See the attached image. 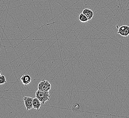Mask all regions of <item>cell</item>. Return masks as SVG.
<instances>
[{"mask_svg":"<svg viewBox=\"0 0 129 118\" xmlns=\"http://www.w3.org/2000/svg\"><path fill=\"white\" fill-rule=\"evenodd\" d=\"M35 96L43 104H44L46 101H48L50 98L49 92H44L39 90L36 92Z\"/></svg>","mask_w":129,"mask_h":118,"instance_id":"6da1fadb","label":"cell"},{"mask_svg":"<svg viewBox=\"0 0 129 118\" xmlns=\"http://www.w3.org/2000/svg\"><path fill=\"white\" fill-rule=\"evenodd\" d=\"M38 88L41 91L49 92L51 88V85L50 82L46 80H43L38 84Z\"/></svg>","mask_w":129,"mask_h":118,"instance_id":"7a4b0ae2","label":"cell"},{"mask_svg":"<svg viewBox=\"0 0 129 118\" xmlns=\"http://www.w3.org/2000/svg\"><path fill=\"white\" fill-rule=\"evenodd\" d=\"M117 33L122 36L127 37L129 36V26L126 25H123L118 27Z\"/></svg>","mask_w":129,"mask_h":118,"instance_id":"3957f363","label":"cell"},{"mask_svg":"<svg viewBox=\"0 0 129 118\" xmlns=\"http://www.w3.org/2000/svg\"><path fill=\"white\" fill-rule=\"evenodd\" d=\"M25 107L27 110H30L33 108V98L29 96H25L23 98Z\"/></svg>","mask_w":129,"mask_h":118,"instance_id":"277c9868","label":"cell"},{"mask_svg":"<svg viewBox=\"0 0 129 118\" xmlns=\"http://www.w3.org/2000/svg\"><path fill=\"white\" fill-rule=\"evenodd\" d=\"M21 80L22 81V84L25 86H27L28 84H30L32 81V79L31 76L27 74H23L21 77Z\"/></svg>","mask_w":129,"mask_h":118,"instance_id":"5b68a950","label":"cell"},{"mask_svg":"<svg viewBox=\"0 0 129 118\" xmlns=\"http://www.w3.org/2000/svg\"><path fill=\"white\" fill-rule=\"evenodd\" d=\"M82 13L87 16L88 20H91L94 16L93 12L89 8H85Z\"/></svg>","mask_w":129,"mask_h":118,"instance_id":"8992f818","label":"cell"},{"mask_svg":"<svg viewBox=\"0 0 129 118\" xmlns=\"http://www.w3.org/2000/svg\"><path fill=\"white\" fill-rule=\"evenodd\" d=\"M41 102L36 97L33 98V108L39 111L41 106Z\"/></svg>","mask_w":129,"mask_h":118,"instance_id":"52a82bcc","label":"cell"},{"mask_svg":"<svg viewBox=\"0 0 129 118\" xmlns=\"http://www.w3.org/2000/svg\"><path fill=\"white\" fill-rule=\"evenodd\" d=\"M78 19L81 22H82V23H86L88 21V20L87 16L82 13L80 14L78 16Z\"/></svg>","mask_w":129,"mask_h":118,"instance_id":"ba28073f","label":"cell"},{"mask_svg":"<svg viewBox=\"0 0 129 118\" xmlns=\"http://www.w3.org/2000/svg\"><path fill=\"white\" fill-rule=\"evenodd\" d=\"M7 83V80L6 77L4 75H1L0 76V84H3Z\"/></svg>","mask_w":129,"mask_h":118,"instance_id":"9c48e42d","label":"cell"},{"mask_svg":"<svg viewBox=\"0 0 129 118\" xmlns=\"http://www.w3.org/2000/svg\"><path fill=\"white\" fill-rule=\"evenodd\" d=\"M2 74V72L0 71V76H1Z\"/></svg>","mask_w":129,"mask_h":118,"instance_id":"30bf717a","label":"cell"}]
</instances>
